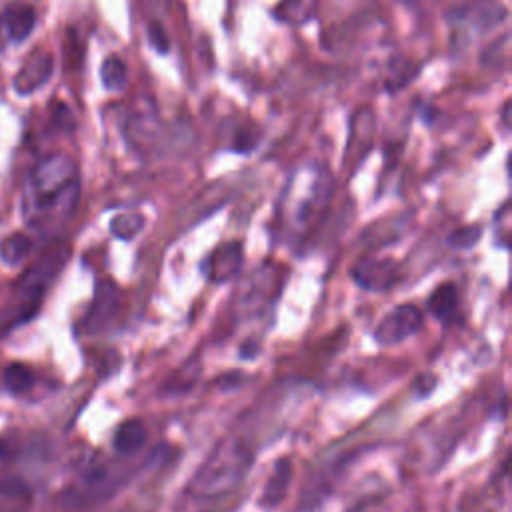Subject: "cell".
Returning a JSON list of instances; mask_svg holds the SVG:
<instances>
[{
  "instance_id": "obj_4",
  "label": "cell",
  "mask_w": 512,
  "mask_h": 512,
  "mask_svg": "<svg viewBox=\"0 0 512 512\" xmlns=\"http://www.w3.org/2000/svg\"><path fill=\"white\" fill-rule=\"evenodd\" d=\"M68 256H70V248L66 244H56L20 276L16 284V296L20 300L18 322L28 320L36 314L42 302V296L46 294L52 280L64 268Z\"/></svg>"
},
{
  "instance_id": "obj_14",
  "label": "cell",
  "mask_w": 512,
  "mask_h": 512,
  "mask_svg": "<svg viewBox=\"0 0 512 512\" xmlns=\"http://www.w3.org/2000/svg\"><path fill=\"white\" fill-rule=\"evenodd\" d=\"M100 78L106 90H122L128 80V68L124 60L116 54L108 56L100 66Z\"/></svg>"
},
{
  "instance_id": "obj_16",
  "label": "cell",
  "mask_w": 512,
  "mask_h": 512,
  "mask_svg": "<svg viewBox=\"0 0 512 512\" xmlns=\"http://www.w3.org/2000/svg\"><path fill=\"white\" fill-rule=\"evenodd\" d=\"M4 384L14 394L28 392L32 388V384H34V376H32V372L24 364H10L4 370Z\"/></svg>"
},
{
  "instance_id": "obj_8",
  "label": "cell",
  "mask_w": 512,
  "mask_h": 512,
  "mask_svg": "<svg viewBox=\"0 0 512 512\" xmlns=\"http://www.w3.org/2000/svg\"><path fill=\"white\" fill-rule=\"evenodd\" d=\"M54 70V60L50 52H34L18 70V74L14 76V90L20 96H28L32 92H36L40 86H44L48 82V78L52 76Z\"/></svg>"
},
{
  "instance_id": "obj_3",
  "label": "cell",
  "mask_w": 512,
  "mask_h": 512,
  "mask_svg": "<svg viewBox=\"0 0 512 512\" xmlns=\"http://www.w3.org/2000/svg\"><path fill=\"white\" fill-rule=\"evenodd\" d=\"M334 190L332 176L326 168H302L292 174L286 194L282 198V222L290 234H304V230L326 208Z\"/></svg>"
},
{
  "instance_id": "obj_5",
  "label": "cell",
  "mask_w": 512,
  "mask_h": 512,
  "mask_svg": "<svg viewBox=\"0 0 512 512\" xmlns=\"http://www.w3.org/2000/svg\"><path fill=\"white\" fill-rule=\"evenodd\" d=\"M422 326L424 314L420 312V308L414 304H400L378 322L374 338L382 346H394L414 336Z\"/></svg>"
},
{
  "instance_id": "obj_13",
  "label": "cell",
  "mask_w": 512,
  "mask_h": 512,
  "mask_svg": "<svg viewBox=\"0 0 512 512\" xmlns=\"http://www.w3.org/2000/svg\"><path fill=\"white\" fill-rule=\"evenodd\" d=\"M428 310L440 322H452L458 314V290L452 282L436 286L428 298Z\"/></svg>"
},
{
  "instance_id": "obj_18",
  "label": "cell",
  "mask_w": 512,
  "mask_h": 512,
  "mask_svg": "<svg viewBox=\"0 0 512 512\" xmlns=\"http://www.w3.org/2000/svg\"><path fill=\"white\" fill-rule=\"evenodd\" d=\"M480 234H482V228L472 224V226H464V228L454 230L452 236L448 238V242H450V246H454L456 250H464V248H472V246L478 242Z\"/></svg>"
},
{
  "instance_id": "obj_9",
  "label": "cell",
  "mask_w": 512,
  "mask_h": 512,
  "mask_svg": "<svg viewBox=\"0 0 512 512\" xmlns=\"http://www.w3.org/2000/svg\"><path fill=\"white\" fill-rule=\"evenodd\" d=\"M36 26V10L26 2H10L0 14V32L12 44L24 42Z\"/></svg>"
},
{
  "instance_id": "obj_17",
  "label": "cell",
  "mask_w": 512,
  "mask_h": 512,
  "mask_svg": "<svg viewBox=\"0 0 512 512\" xmlns=\"http://www.w3.org/2000/svg\"><path fill=\"white\" fill-rule=\"evenodd\" d=\"M144 226V216L142 214H118L110 222V230L116 238L130 240L134 238Z\"/></svg>"
},
{
  "instance_id": "obj_15",
  "label": "cell",
  "mask_w": 512,
  "mask_h": 512,
  "mask_svg": "<svg viewBox=\"0 0 512 512\" xmlns=\"http://www.w3.org/2000/svg\"><path fill=\"white\" fill-rule=\"evenodd\" d=\"M30 246H32L30 238L22 232H16L0 242V258L6 264H18L28 254Z\"/></svg>"
},
{
  "instance_id": "obj_19",
  "label": "cell",
  "mask_w": 512,
  "mask_h": 512,
  "mask_svg": "<svg viewBox=\"0 0 512 512\" xmlns=\"http://www.w3.org/2000/svg\"><path fill=\"white\" fill-rule=\"evenodd\" d=\"M146 34H148V42L152 44V48H154L156 52L166 54V52L170 50V40H168L164 28H162L158 22H150Z\"/></svg>"
},
{
  "instance_id": "obj_11",
  "label": "cell",
  "mask_w": 512,
  "mask_h": 512,
  "mask_svg": "<svg viewBox=\"0 0 512 512\" xmlns=\"http://www.w3.org/2000/svg\"><path fill=\"white\" fill-rule=\"evenodd\" d=\"M290 480H292V464L288 458H280L274 462L272 466V472L264 484V490H262V496H260V504L264 508H274L278 506L284 496H286V490L290 486Z\"/></svg>"
},
{
  "instance_id": "obj_12",
  "label": "cell",
  "mask_w": 512,
  "mask_h": 512,
  "mask_svg": "<svg viewBox=\"0 0 512 512\" xmlns=\"http://www.w3.org/2000/svg\"><path fill=\"white\" fill-rule=\"evenodd\" d=\"M146 442V428L138 418H130L126 422H122L112 438L114 450L120 456H132L136 454Z\"/></svg>"
},
{
  "instance_id": "obj_6",
  "label": "cell",
  "mask_w": 512,
  "mask_h": 512,
  "mask_svg": "<svg viewBox=\"0 0 512 512\" xmlns=\"http://www.w3.org/2000/svg\"><path fill=\"white\" fill-rule=\"evenodd\" d=\"M352 278L370 292H384L400 280V268L392 258H366L352 268Z\"/></svg>"
},
{
  "instance_id": "obj_7",
  "label": "cell",
  "mask_w": 512,
  "mask_h": 512,
  "mask_svg": "<svg viewBox=\"0 0 512 512\" xmlns=\"http://www.w3.org/2000/svg\"><path fill=\"white\" fill-rule=\"evenodd\" d=\"M244 254L240 242H224L218 248H214L208 258L204 260V274L210 282L222 284L238 276L242 266Z\"/></svg>"
},
{
  "instance_id": "obj_1",
  "label": "cell",
  "mask_w": 512,
  "mask_h": 512,
  "mask_svg": "<svg viewBox=\"0 0 512 512\" xmlns=\"http://www.w3.org/2000/svg\"><path fill=\"white\" fill-rule=\"evenodd\" d=\"M80 194L78 170L66 154L42 158L30 174L26 206L40 216H68L76 208Z\"/></svg>"
},
{
  "instance_id": "obj_2",
  "label": "cell",
  "mask_w": 512,
  "mask_h": 512,
  "mask_svg": "<svg viewBox=\"0 0 512 512\" xmlns=\"http://www.w3.org/2000/svg\"><path fill=\"white\" fill-rule=\"evenodd\" d=\"M252 460V450L242 438H224L196 470L188 484V492L196 498H218L228 494L244 482Z\"/></svg>"
},
{
  "instance_id": "obj_20",
  "label": "cell",
  "mask_w": 512,
  "mask_h": 512,
  "mask_svg": "<svg viewBox=\"0 0 512 512\" xmlns=\"http://www.w3.org/2000/svg\"><path fill=\"white\" fill-rule=\"evenodd\" d=\"M4 456V448H2V444H0V458Z\"/></svg>"
},
{
  "instance_id": "obj_10",
  "label": "cell",
  "mask_w": 512,
  "mask_h": 512,
  "mask_svg": "<svg viewBox=\"0 0 512 512\" xmlns=\"http://www.w3.org/2000/svg\"><path fill=\"white\" fill-rule=\"evenodd\" d=\"M118 290L112 282H100L98 288H96V296H94V302L86 314V320H84V326L88 332H94L98 328H102L112 316L114 312L118 310Z\"/></svg>"
}]
</instances>
